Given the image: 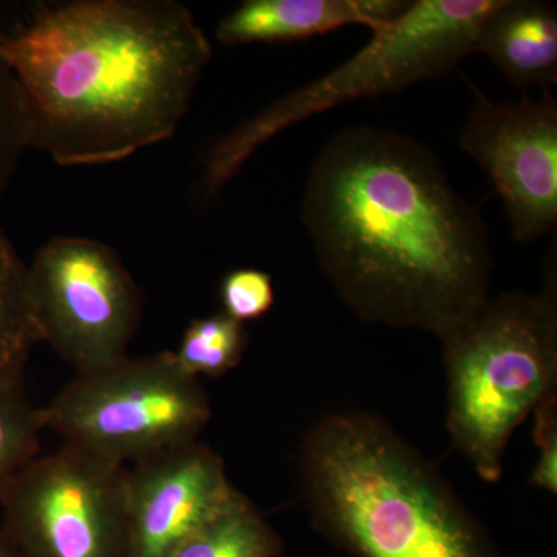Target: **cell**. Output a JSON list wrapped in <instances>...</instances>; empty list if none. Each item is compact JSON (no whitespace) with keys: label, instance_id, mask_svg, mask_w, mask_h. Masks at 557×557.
I'll return each instance as SVG.
<instances>
[{"label":"cell","instance_id":"cell-1","mask_svg":"<svg viewBox=\"0 0 557 557\" xmlns=\"http://www.w3.org/2000/svg\"><path fill=\"white\" fill-rule=\"evenodd\" d=\"M302 223L330 284L364 322L440 339L490 298L482 215L437 153L403 132L333 134L307 178Z\"/></svg>","mask_w":557,"mask_h":557},{"label":"cell","instance_id":"cell-2","mask_svg":"<svg viewBox=\"0 0 557 557\" xmlns=\"http://www.w3.org/2000/svg\"><path fill=\"white\" fill-rule=\"evenodd\" d=\"M0 57L20 87L28 149L94 166L170 139L212 49L175 0H75L0 33Z\"/></svg>","mask_w":557,"mask_h":557},{"label":"cell","instance_id":"cell-3","mask_svg":"<svg viewBox=\"0 0 557 557\" xmlns=\"http://www.w3.org/2000/svg\"><path fill=\"white\" fill-rule=\"evenodd\" d=\"M314 527L357 557H507L448 480L379 417L333 413L300 448Z\"/></svg>","mask_w":557,"mask_h":557},{"label":"cell","instance_id":"cell-4","mask_svg":"<svg viewBox=\"0 0 557 557\" xmlns=\"http://www.w3.org/2000/svg\"><path fill=\"white\" fill-rule=\"evenodd\" d=\"M556 247V244H555ZM541 292L487 298L443 335L448 431L480 479L497 482L509 440L541 403L556 395V251Z\"/></svg>","mask_w":557,"mask_h":557},{"label":"cell","instance_id":"cell-5","mask_svg":"<svg viewBox=\"0 0 557 557\" xmlns=\"http://www.w3.org/2000/svg\"><path fill=\"white\" fill-rule=\"evenodd\" d=\"M498 0H416L368 46L313 83L278 98L209 149L203 196H218L256 150L277 134L346 102L395 94L438 78L478 50L483 21Z\"/></svg>","mask_w":557,"mask_h":557},{"label":"cell","instance_id":"cell-6","mask_svg":"<svg viewBox=\"0 0 557 557\" xmlns=\"http://www.w3.org/2000/svg\"><path fill=\"white\" fill-rule=\"evenodd\" d=\"M40 413L67 445L127 467L199 442L211 406L168 350L79 373Z\"/></svg>","mask_w":557,"mask_h":557},{"label":"cell","instance_id":"cell-7","mask_svg":"<svg viewBox=\"0 0 557 557\" xmlns=\"http://www.w3.org/2000/svg\"><path fill=\"white\" fill-rule=\"evenodd\" d=\"M126 471L65 443L0 493L2 530L27 557H132Z\"/></svg>","mask_w":557,"mask_h":557},{"label":"cell","instance_id":"cell-8","mask_svg":"<svg viewBox=\"0 0 557 557\" xmlns=\"http://www.w3.org/2000/svg\"><path fill=\"white\" fill-rule=\"evenodd\" d=\"M28 287L42 343L76 375L129 357L143 299L115 249L87 237H54L28 267Z\"/></svg>","mask_w":557,"mask_h":557},{"label":"cell","instance_id":"cell-9","mask_svg":"<svg viewBox=\"0 0 557 557\" xmlns=\"http://www.w3.org/2000/svg\"><path fill=\"white\" fill-rule=\"evenodd\" d=\"M458 146L478 161L505 205L511 234L531 244L557 225V101L523 94L518 101L472 106Z\"/></svg>","mask_w":557,"mask_h":557},{"label":"cell","instance_id":"cell-10","mask_svg":"<svg viewBox=\"0 0 557 557\" xmlns=\"http://www.w3.org/2000/svg\"><path fill=\"white\" fill-rule=\"evenodd\" d=\"M237 493L225 461L196 442L127 467L132 557H168Z\"/></svg>","mask_w":557,"mask_h":557},{"label":"cell","instance_id":"cell-11","mask_svg":"<svg viewBox=\"0 0 557 557\" xmlns=\"http://www.w3.org/2000/svg\"><path fill=\"white\" fill-rule=\"evenodd\" d=\"M406 0H245L223 17L215 38L223 46L292 42L327 35L346 25L372 32L398 20Z\"/></svg>","mask_w":557,"mask_h":557},{"label":"cell","instance_id":"cell-12","mask_svg":"<svg viewBox=\"0 0 557 557\" xmlns=\"http://www.w3.org/2000/svg\"><path fill=\"white\" fill-rule=\"evenodd\" d=\"M479 53L520 90L557 83V10L542 0H498L483 21Z\"/></svg>","mask_w":557,"mask_h":557},{"label":"cell","instance_id":"cell-13","mask_svg":"<svg viewBox=\"0 0 557 557\" xmlns=\"http://www.w3.org/2000/svg\"><path fill=\"white\" fill-rule=\"evenodd\" d=\"M284 541L239 490L168 557H278Z\"/></svg>","mask_w":557,"mask_h":557},{"label":"cell","instance_id":"cell-14","mask_svg":"<svg viewBox=\"0 0 557 557\" xmlns=\"http://www.w3.org/2000/svg\"><path fill=\"white\" fill-rule=\"evenodd\" d=\"M42 335L33 309L28 267L0 230V381L22 380Z\"/></svg>","mask_w":557,"mask_h":557},{"label":"cell","instance_id":"cell-15","mask_svg":"<svg viewBox=\"0 0 557 557\" xmlns=\"http://www.w3.org/2000/svg\"><path fill=\"white\" fill-rule=\"evenodd\" d=\"M247 346L245 324L219 311L190 322L174 357L194 379H219L240 364Z\"/></svg>","mask_w":557,"mask_h":557},{"label":"cell","instance_id":"cell-16","mask_svg":"<svg viewBox=\"0 0 557 557\" xmlns=\"http://www.w3.org/2000/svg\"><path fill=\"white\" fill-rule=\"evenodd\" d=\"M40 408L32 405L22 380L0 381V493L39 456Z\"/></svg>","mask_w":557,"mask_h":557},{"label":"cell","instance_id":"cell-17","mask_svg":"<svg viewBox=\"0 0 557 557\" xmlns=\"http://www.w3.org/2000/svg\"><path fill=\"white\" fill-rule=\"evenodd\" d=\"M27 149V126L20 87L0 57V197L13 182Z\"/></svg>","mask_w":557,"mask_h":557},{"label":"cell","instance_id":"cell-18","mask_svg":"<svg viewBox=\"0 0 557 557\" xmlns=\"http://www.w3.org/2000/svg\"><path fill=\"white\" fill-rule=\"evenodd\" d=\"M223 313L237 322L265 317L274 306L273 278L258 269L230 271L220 284Z\"/></svg>","mask_w":557,"mask_h":557},{"label":"cell","instance_id":"cell-19","mask_svg":"<svg viewBox=\"0 0 557 557\" xmlns=\"http://www.w3.org/2000/svg\"><path fill=\"white\" fill-rule=\"evenodd\" d=\"M534 442L539 460L531 483L541 490L556 494L557 490V395L545 399L534 410Z\"/></svg>","mask_w":557,"mask_h":557},{"label":"cell","instance_id":"cell-20","mask_svg":"<svg viewBox=\"0 0 557 557\" xmlns=\"http://www.w3.org/2000/svg\"><path fill=\"white\" fill-rule=\"evenodd\" d=\"M0 557H27L20 547L9 537V534L0 528Z\"/></svg>","mask_w":557,"mask_h":557}]
</instances>
